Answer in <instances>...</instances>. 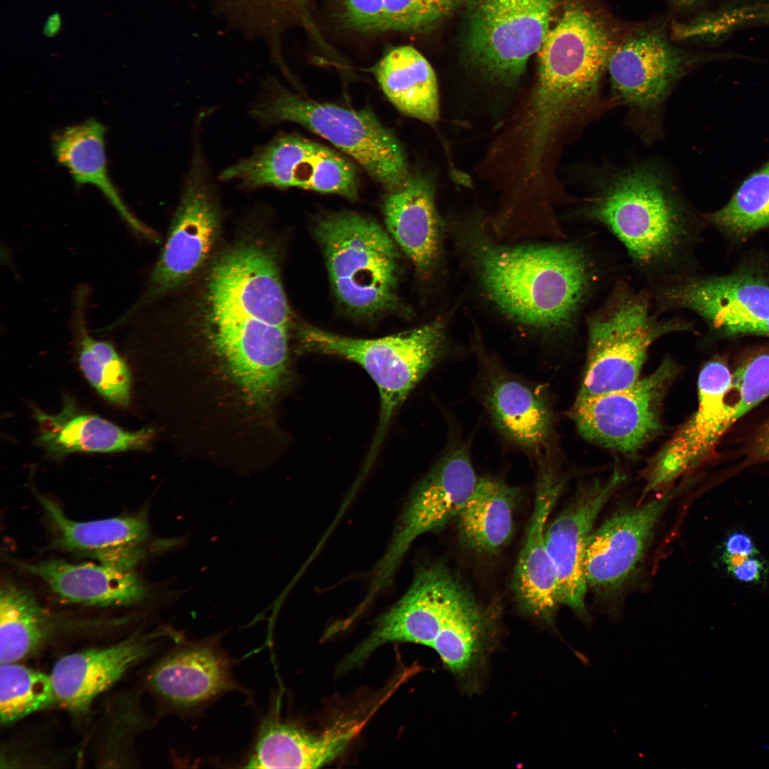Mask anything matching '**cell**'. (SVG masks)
Listing matches in <instances>:
<instances>
[{
    "label": "cell",
    "instance_id": "cell-1",
    "mask_svg": "<svg viewBox=\"0 0 769 769\" xmlns=\"http://www.w3.org/2000/svg\"><path fill=\"white\" fill-rule=\"evenodd\" d=\"M182 313L249 401L273 398L287 370L291 318L268 241L244 237L211 259Z\"/></svg>",
    "mask_w": 769,
    "mask_h": 769
},
{
    "label": "cell",
    "instance_id": "cell-2",
    "mask_svg": "<svg viewBox=\"0 0 769 769\" xmlns=\"http://www.w3.org/2000/svg\"><path fill=\"white\" fill-rule=\"evenodd\" d=\"M466 234L488 296L524 325L551 332L571 328L598 285V263L580 244L511 247L492 243L478 229Z\"/></svg>",
    "mask_w": 769,
    "mask_h": 769
},
{
    "label": "cell",
    "instance_id": "cell-3",
    "mask_svg": "<svg viewBox=\"0 0 769 769\" xmlns=\"http://www.w3.org/2000/svg\"><path fill=\"white\" fill-rule=\"evenodd\" d=\"M587 221L607 229L653 286L688 276L692 218L662 174L649 165L619 172L597 187L581 208Z\"/></svg>",
    "mask_w": 769,
    "mask_h": 769
},
{
    "label": "cell",
    "instance_id": "cell-4",
    "mask_svg": "<svg viewBox=\"0 0 769 769\" xmlns=\"http://www.w3.org/2000/svg\"><path fill=\"white\" fill-rule=\"evenodd\" d=\"M613 48L604 23L579 4L568 5L550 29L525 123L530 169L538 168L560 126L595 96Z\"/></svg>",
    "mask_w": 769,
    "mask_h": 769
},
{
    "label": "cell",
    "instance_id": "cell-5",
    "mask_svg": "<svg viewBox=\"0 0 769 769\" xmlns=\"http://www.w3.org/2000/svg\"><path fill=\"white\" fill-rule=\"evenodd\" d=\"M652 305L649 291H636L619 281L603 305L587 315V360L578 397L633 384L656 340L693 330L682 318H659Z\"/></svg>",
    "mask_w": 769,
    "mask_h": 769
},
{
    "label": "cell",
    "instance_id": "cell-6",
    "mask_svg": "<svg viewBox=\"0 0 769 769\" xmlns=\"http://www.w3.org/2000/svg\"><path fill=\"white\" fill-rule=\"evenodd\" d=\"M251 115L262 125H302L355 159L388 191L399 187L410 174L403 146L369 109L313 101L268 80Z\"/></svg>",
    "mask_w": 769,
    "mask_h": 769
},
{
    "label": "cell",
    "instance_id": "cell-7",
    "mask_svg": "<svg viewBox=\"0 0 769 769\" xmlns=\"http://www.w3.org/2000/svg\"><path fill=\"white\" fill-rule=\"evenodd\" d=\"M316 234L332 286L345 308L364 315L394 308L399 256L377 223L357 214L338 213L322 219Z\"/></svg>",
    "mask_w": 769,
    "mask_h": 769
},
{
    "label": "cell",
    "instance_id": "cell-8",
    "mask_svg": "<svg viewBox=\"0 0 769 769\" xmlns=\"http://www.w3.org/2000/svg\"><path fill=\"white\" fill-rule=\"evenodd\" d=\"M298 336L305 351L356 362L376 384L381 413L372 454L382 441L396 409L442 357L446 347L444 324L439 320L377 339L345 337L308 325L299 330Z\"/></svg>",
    "mask_w": 769,
    "mask_h": 769
},
{
    "label": "cell",
    "instance_id": "cell-9",
    "mask_svg": "<svg viewBox=\"0 0 769 769\" xmlns=\"http://www.w3.org/2000/svg\"><path fill=\"white\" fill-rule=\"evenodd\" d=\"M221 216L216 187L196 130L189 169L166 243L145 291L121 320L182 288L203 271L216 242Z\"/></svg>",
    "mask_w": 769,
    "mask_h": 769
},
{
    "label": "cell",
    "instance_id": "cell-10",
    "mask_svg": "<svg viewBox=\"0 0 769 769\" xmlns=\"http://www.w3.org/2000/svg\"><path fill=\"white\" fill-rule=\"evenodd\" d=\"M559 0H466L467 50L487 78L516 83L539 51Z\"/></svg>",
    "mask_w": 769,
    "mask_h": 769
},
{
    "label": "cell",
    "instance_id": "cell-11",
    "mask_svg": "<svg viewBox=\"0 0 769 769\" xmlns=\"http://www.w3.org/2000/svg\"><path fill=\"white\" fill-rule=\"evenodd\" d=\"M221 181L235 180L246 189L296 187L354 199L356 169L345 157L298 135L275 137L249 157L225 169Z\"/></svg>",
    "mask_w": 769,
    "mask_h": 769
},
{
    "label": "cell",
    "instance_id": "cell-12",
    "mask_svg": "<svg viewBox=\"0 0 769 769\" xmlns=\"http://www.w3.org/2000/svg\"><path fill=\"white\" fill-rule=\"evenodd\" d=\"M478 478L467 445L450 446L413 491L390 544L374 570L370 595L387 585L416 539L456 518Z\"/></svg>",
    "mask_w": 769,
    "mask_h": 769
},
{
    "label": "cell",
    "instance_id": "cell-13",
    "mask_svg": "<svg viewBox=\"0 0 769 769\" xmlns=\"http://www.w3.org/2000/svg\"><path fill=\"white\" fill-rule=\"evenodd\" d=\"M677 367L665 359L649 375L618 390L578 397L571 416L587 440L621 452L638 450L661 429V405Z\"/></svg>",
    "mask_w": 769,
    "mask_h": 769
},
{
    "label": "cell",
    "instance_id": "cell-14",
    "mask_svg": "<svg viewBox=\"0 0 769 769\" xmlns=\"http://www.w3.org/2000/svg\"><path fill=\"white\" fill-rule=\"evenodd\" d=\"M471 597L445 565L421 567L405 594L379 617L370 635L344 659L341 670L359 666L386 644L431 647L449 618Z\"/></svg>",
    "mask_w": 769,
    "mask_h": 769
},
{
    "label": "cell",
    "instance_id": "cell-15",
    "mask_svg": "<svg viewBox=\"0 0 769 769\" xmlns=\"http://www.w3.org/2000/svg\"><path fill=\"white\" fill-rule=\"evenodd\" d=\"M678 495L666 490L634 506L620 507L594 530L587 547L584 570L587 589L610 600L626 588L637 572L658 524Z\"/></svg>",
    "mask_w": 769,
    "mask_h": 769
},
{
    "label": "cell",
    "instance_id": "cell-16",
    "mask_svg": "<svg viewBox=\"0 0 769 769\" xmlns=\"http://www.w3.org/2000/svg\"><path fill=\"white\" fill-rule=\"evenodd\" d=\"M648 291L659 310H689L729 335H750L769 318V281L751 274L688 275Z\"/></svg>",
    "mask_w": 769,
    "mask_h": 769
},
{
    "label": "cell",
    "instance_id": "cell-17",
    "mask_svg": "<svg viewBox=\"0 0 769 769\" xmlns=\"http://www.w3.org/2000/svg\"><path fill=\"white\" fill-rule=\"evenodd\" d=\"M698 406L648 467L644 493L668 487L697 466L731 427L734 400L732 374L723 360H713L698 378Z\"/></svg>",
    "mask_w": 769,
    "mask_h": 769
},
{
    "label": "cell",
    "instance_id": "cell-18",
    "mask_svg": "<svg viewBox=\"0 0 769 769\" xmlns=\"http://www.w3.org/2000/svg\"><path fill=\"white\" fill-rule=\"evenodd\" d=\"M624 479L617 469L605 479L582 485L572 501L545 529V544L555 572L558 598L576 615L588 620L584 563L587 547L601 511Z\"/></svg>",
    "mask_w": 769,
    "mask_h": 769
},
{
    "label": "cell",
    "instance_id": "cell-19",
    "mask_svg": "<svg viewBox=\"0 0 769 769\" xmlns=\"http://www.w3.org/2000/svg\"><path fill=\"white\" fill-rule=\"evenodd\" d=\"M690 63L660 32L644 31L614 46L607 68L615 97L649 109L664 100Z\"/></svg>",
    "mask_w": 769,
    "mask_h": 769
},
{
    "label": "cell",
    "instance_id": "cell-20",
    "mask_svg": "<svg viewBox=\"0 0 769 769\" xmlns=\"http://www.w3.org/2000/svg\"><path fill=\"white\" fill-rule=\"evenodd\" d=\"M565 485V478L540 461L533 511L513 575V590L522 609L551 622L558 605L557 581L545 544L548 519Z\"/></svg>",
    "mask_w": 769,
    "mask_h": 769
},
{
    "label": "cell",
    "instance_id": "cell-21",
    "mask_svg": "<svg viewBox=\"0 0 769 769\" xmlns=\"http://www.w3.org/2000/svg\"><path fill=\"white\" fill-rule=\"evenodd\" d=\"M478 380L480 399L499 432L524 451L541 454L553 434L545 395L489 360H482Z\"/></svg>",
    "mask_w": 769,
    "mask_h": 769
},
{
    "label": "cell",
    "instance_id": "cell-22",
    "mask_svg": "<svg viewBox=\"0 0 769 769\" xmlns=\"http://www.w3.org/2000/svg\"><path fill=\"white\" fill-rule=\"evenodd\" d=\"M152 645L147 638L133 637L61 657L49 675L56 701L73 713L86 712L100 694L148 655Z\"/></svg>",
    "mask_w": 769,
    "mask_h": 769
},
{
    "label": "cell",
    "instance_id": "cell-23",
    "mask_svg": "<svg viewBox=\"0 0 769 769\" xmlns=\"http://www.w3.org/2000/svg\"><path fill=\"white\" fill-rule=\"evenodd\" d=\"M15 564L41 579L57 597L68 602L126 606L142 601L147 593L133 566L127 565L110 561L71 563L58 559Z\"/></svg>",
    "mask_w": 769,
    "mask_h": 769
},
{
    "label": "cell",
    "instance_id": "cell-24",
    "mask_svg": "<svg viewBox=\"0 0 769 769\" xmlns=\"http://www.w3.org/2000/svg\"><path fill=\"white\" fill-rule=\"evenodd\" d=\"M147 681L162 701L177 709L199 706L234 688L227 659L206 643L172 651L152 668Z\"/></svg>",
    "mask_w": 769,
    "mask_h": 769
},
{
    "label": "cell",
    "instance_id": "cell-25",
    "mask_svg": "<svg viewBox=\"0 0 769 769\" xmlns=\"http://www.w3.org/2000/svg\"><path fill=\"white\" fill-rule=\"evenodd\" d=\"M38 425L37 444L48 456L58 459L71 453H115L144 449L152 430H125L93 414L80 410L66 396L61 411L54 414L34 409Z\"/></svg>",
    "mask_w": 769,
    "mask_h": 769
},
{
    "label": "cell",
    "instance_id": "cell-26",
    "mask_svg": "<svg viewBox=\"0 0 769 769\" xmlns=\"http://www.w3.org/2000/svg\"><path fill=\"white\" fill-rule=\"evenodd\" d=\"M367 720H346L320 734L291 723L267 720L261 726L246 768H318L340 756Z\"/></svg>",
    "mask_w": 769,
    "mask_h": 769
},
{
    "label": "cell",
    "instance_id": "cell-27",
    "mask_svg": "<svg viewBox=\"0 0 769 769\" xmlns=\"http://www.w3.org/2000/svg\"><path fill=\"white\" fill-rule=\"evenodd\" d=\"M383 211L391 236L417 271L427 274L438 257L441 234L431 179L422 174H409L402 185L389 191Z\"/></svg>",
    "mask_w": 769,
    "mask_h": 769
},
{
    "label": "cell",
    "instance_id": "cell-28",
    "mask_svg": "<svg viewBox=\"0 0 769 769\" xmlns=\"http://www.w3.org/2000/svg\"><path fill=\"white\" fill-rule=\"evenodd\" d=\"M55 533L58 548L98 558L114 561L139 553V545L147 538L148 527L142 515L115 517L91 521L68 518L53 500L37 496Z\"/></svg>",
    "mask_w": 769,
    "mask_h": 769
},
{
    "label": "cell",
    "instance_id": "cell-29",
    "mask_svg": "<svg viewBox=\"0 0 769 769\" xmlns=\"http://www.w3.org/2000/svg\"><path fill=\"white\" fill-rule=\"evenodd\" d=\"M105 132V127L94 119L66 127L53 137L54 156L76 184L96 187L133 231L155 239L152 230L130 212L109 176Z\"/></svg>",
    "mask_w": 769,
    "mask_h": 769
},
{
    "label": "cell",
    "instance_id": "cell-30",
    "mask_svg": "<svg viewBox=\"0 0 769 769\" xmlns=\"http://www.w3.org/2000/svg\"><path fill=\"white\" fill-rule=\"evenodd\" d=\"M519 496V488L501 478H479L456 517L462 543L482 554L501 550L512 537Z\"/></svg>",
    "mask_w": 769,
    "mask_h": 769
},
{
    "label": "cell",
    "instance_id": "cell-31",
    "mask_svg": "<svg viewBox=\"0 0 769 769\" xmlns=\"http://www.w3.org/2000/svg\"><path fill=\"white\" fill-rule=\"evenodd\" d=\"M374 74L387 98L404 115L429 123L438 120L436 78L417 49L409 46L392 49L376 64Z\"/></svg>",
    "mask_w": 769,
    "mask_h": 769
},
{
    "label": "cell",
    "instance_id": "cell-32",
    "mask_svg": "<svg viewBox=\"0 0 769 769\" xmlns=\"http://www.w3.org/2000/svg\"><path fill=\"white\" fill-rule=\"evenodd\" d=\"M88 296L86 286H80L74 296L71 325L78 365L100 394L115 404L127 407L131 399L130 370L111 342L90 335L85 320Z\"/></svg>",
    "mask_w": 769,
    "mask_h": 769
},
{
    "label": "cell",
    "instance_id": "cell-33",
    "mask_svg": "<svg viewBox=\"0 0 769 769\" xmlns=\"http://www.w3.org/2000/svg\"><path fill=\"white\" fill-rule=\"evenodd\" d=\"M48 617L33 595L6 582L0 592V661L17 662L46 637Z\"/></svg>",
    "mask_w": 769,
    "mask_h": 769
},
{
    "label": "cell",
    "instance_id": "cell-34",
    "mask_svg": "<svg viewBox=\"0 0 769 769\" xmlns=\"http://www.w3.org/2000/svg\"><path fill=\"white\" fill-rule=\"evenodd\" d=\"M706 219L738 236L769 226V161L743 182L724 206Z\"/></svg>",
    "mask_w": 769,
    "mask_h": 769
},
{
    "label": "cell",
    "instance_id": "cell-35",
    "mask_svg": "<svg viewBox=\"0 0 769 769\" xmlns=\"http://www.w3.org/2000/svg\"><path fill=\"white\" fill-rule=\"evenodd\" d=\"M56 697L50 676L20 665L0 667V718L8 725L50 706Z\"/></svg>",
    "mask_w": 769,
    "mask_h": 769
},
{
    "label": "cell",
    "instance_id": "cell-36",
    "mask_svg": "<svg viewBox=\"0 0 769 769\" xmlns=\"http://www.w3.org/2000/svg\"><path fill=\"white\" fill-rule=\"evenodd\" d=\"M145 718L137 700L118 699L108 710L98 743V763L110 766L129 761L132 742Z\"/></svg>",
    "mask_w": 769,
    "mask_h": 769
},
{
    "label": "cell",
    "instance_id": "cell-37",
    "mask_svg": "<svg viewBox=\"0 0 769 769\" xmlns=\"http://www.w3.org/2000/svg\"><path fill=\"white\" fill-rule=\"evenodd\" d=\"M719 564L731 577L748 585L763 584L769 566L752 538L741 530L731 532L718 551Z\"/></svg>",
    "mask_w": 769,
    "mask_h": 769
},
{
    "label": "cell",
    "instance_id": "cell-38",
    "mask_svg": "<svg viewBox=\"0 0 769 769\" xmlns=\"http://www.w3.org/2000/svg\"><path fill=\"white\" fill-rule=\"evenodd\" d=\"M459 0H384L387 30L419 32L433 28Z\"/></svg>",
    "mask_w": 769,
    "mask_h": 769
},
{
    "label": "cell",
    "instance_id": "cell-39",
    "mask_svg": "<svg viewBox=\"0 0 769 769\" xmlns=\"http://www.w3.org/2000/svg\"><path fill=\"white\" fill-rule=\"evenodd\" d=\"M736 390L733 424L745 414L769 397V351L748 358L732 374Z\"/></svg>",
    "mask_w": 769,
    "mask_h": 769
},
{
    "label": "cell",
    "instance_id": "cell-40",
    "mask_svg": "<svg viewBox=\"0 0 769 769\" xmlns=\"http://www.w3.org/2000/svg\"><path fill=\"white\" fill-rule=\"evenodd\" d=\"M347 24L362 31H387L384 0H345Z\"/></svg>",
    "mask_w": 769,
    "mask_h": 769
},
{
    "label": "cell",
    "instance_id": "cell-41",
    "mask_svg": "<svg viewBox=\"0 0 769 769\" xmlns=\"http://www.w3.org/2000/svg\"><path fill=\"white\" fill-rule=\"evenodd\" d=\"M241 4L263 12L283 11L298 0H236Z\"/></svg>",
    "mask_w": 769,
    "mask_h": 769
},
{
    "label": "cell",
    "instance_id": "cell-42",
    "mask_svg": "<svg viewBox=\"0 0 769 769\" xmlns=\"http://www.w3.org/2000/svg\"><path fill=\"white\" fill-rule=\"evenodd\" d=\"M753 451L757 458L769 459V426L759 436Z\"/></svg>",
    "mask_w": 769,
    "mask_h": 769
},
{
    "label": "cell",
    "instance_id": "cell-43",
    "mask_svg": "<svg viewBox=\"0 0 769 769\" xmlns=\"http://www.w3.org/2000/svg\"><path fill=\"white\" fill-rule=\"evenodd\" d=\"M61 27V19L58 13H54L46 20L43 32L48 37H53L57 34Z\"/></svg>",
    "mask_w": 769,
    "mask_h": 769
},
{
    "label": "cell",
    "instance_id": "cell-44",
    "mask_svg": "<svg viewBox=\"0 0 769 769\" xmlns=\"http://www.w3.org/2000/svg\"><path fill=\"white\" fill-rule=\"evenodd\" d=\"M671 1L673 2H674V3H676V4H679V5L689 6V5H692V4H696L697 3H700V2L703 1L705 0H671Z\"/></svg>",
    "mask_w": 769,
    "mask_h": 769
}]
</instances>
